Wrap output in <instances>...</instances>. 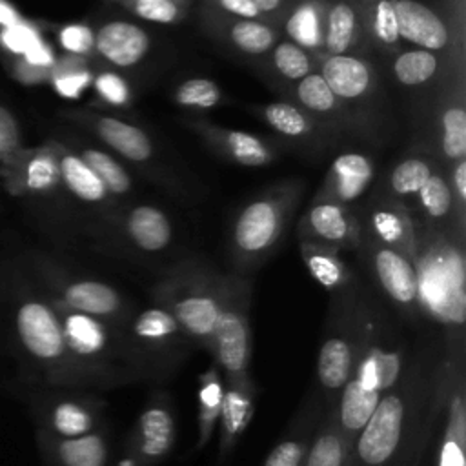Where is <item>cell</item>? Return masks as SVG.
I'll use <instances>...</instances> for the list:
<instances>
[{"label": "cell", "mask_w": 466, "mask_h": 466, "mask_svg": "<svg viewBox=\"0 0 466 466\" xmlns=\"http://www.w3.org/2000/svg\"><path fill=\"white\" fill-rule=\"evenodd\" d=\"M453 182H455V189H457L461 202H464V198H466V162H464V158H459V164L453 169Z\"/></svg>", "instance_id": "51"}, {"label": "cell", "mask_w": 466, "mask_h": 466, "mask_svg": "<svg viewBox=\"0 0 466 466\" xmlns=\"http://www.w3.org/2000/svg\"><path fill=\"white\" fill-rule=\"evenodd\" d=\"M264 118L268 124L286 137H300L309 129L308 118L291 104L273 102L264 107Z\"/></svg>", "instance_id": "32"}, {"label": "cell", "mask_w": 466, "mask_h": 466, "mask_svg": "<svg viewBox=\"0 0 466 466\" xmlns=\"http://www.w3.org/2000/svg\"><path fill=\"white\" fill-rule=\"evenodd\" d=\"M288 31L302 46H317L320 40V24L317 11L311 5L299 7L288 22Z\"/></svg>", "instance_id": "40"}, {"label": "cell", "mask_w": 466, "mask_h": 466, "mask_svg": "<svg viewBox=\"0 0 466 466\" xmlns=\"http://www.w3.org/2000/svg\"><path fill=\"white\" fill-rule=\"evenodd\" d=\"M178 329L180 326L173 313L160 308H149L142 311L135 320V333L144 340L158 342L177 335Z\"/></svg>", "instance_id": "30"}, {"label": "cell", "mask_w": 466, "mask_h": 466, "mask_svg": "<svg viewBox=\"0 0 466 466\" xmlns=\"http://www.w3.org/2000/svg\"><path fill=\"white\" fill-rule=\"evenodd\" d=\"M459 419L451 424V433L446 437L441 448L439 466H464V415L462 410L457 415Z\"/></svg>", "instance_id": "42"}, {"label": "cell", "mask_w": 466, "mask_h": 466, "mask_svg": "<svg viewBox=\"0 0 466 466\" xmlns=\"http://www.w3.org/2000/svg\"><path fill=\"white\" fill-rule=\"evenodd\" d=\"M229 36L237 47L251 55L266 53L275 44L273 31L266 24L255 20H240L233 24Z\"/></svg>", "instance_id": "29"}, {"label": "cell", "mask_w": 466, "mask_h": 466, "mask_svg": "<svg viewBox=\"0 0 466 466\" xmlns=\"http://www.w3.org/2000/svg\"><path fill=\"white\" fill-rule=\"evenodd\" d=\"M96 91L111 104H124L129 98L127 86L124 80L113 73H104L95 80Z\"/></svg>", "instance_id": "47"}, {"label": "cell", "mask_w": 466, "mask_h": 466, "mask_svg": "<svg viewBox=\"0 0 466 466\" xmlns=\"http://www.w3.org/2000/svg\"><path fill=\"white\" fill-rule=\"evenodd\" d=\"M302 455L304 450L297 441H284L271 450V453L264 461V466H299Z\"/></svg>", "instance_id": "45"}, {"label": "cell", "mask_w": 466, "mask_h": 466, "mask_svg": "<svg viewBox=\"0 0 466 466\" xmlns=\"http://www.w3.org/2000/svg\"><path fill=\"white\" fill-rule=\"evenodd\" d=\"M404 417L406 404L399 395L388 393L380 397L368 422L359 431L357 455L362 464L384 466L393 457L402 437Z\"/></svg>", "instance_id": "5"}, {"label": "cell", "mask_w": 466, "mask_h": 466, "mask_svg": "<svg viewBox=\"0 0 466 466\" xmlns=\"http://www.w3.org/2000/svg\"><path fill=\"white\" fill-rule=\"evenodd\" d=\"M442 149L448 158H462L466 153V111L448 107L442 115Z\"/></svg>", "instance_id": "33"}, {"label": "cell", "mask_w": 466, "mask_h": 466, "mask_svg": "<svg viewBox=\"0 0 466 466\" xmlns=\"http://www.w3.org/2000/svg\"><path fill=\"white\" fill-rule=\"evenodd\" d=\"M373 27H375V35L380 42H384L388 46H393L399 40L393 0H379L377 2L375 16H373Z\"/></svg>", "instance_id": "43"}, {"label": "cell", "mask_w": 466, "mask_h": 466, "mask_svg": "<svg viewBox=\"0 0 466 466\" xmlns=\"http://www.w3.org/2000/svg\"><path fill=\"white\" fill-rule=\"evenodd\" d=\"M133 11L146 20L169 24L178 16V7L173 0H133Z\"/></svg>", "instance_id": "44"}, {"label": "cell", "mask_w": 466, "mask_h": 466, "mask_svg": "<svg viewBox=\"0 0 466 466\" xmlns=\"http://www.w3.org/2000/svg\"><path fill=\"white\" fill-rule=\"evenodd\" d=\"M60 180L67 186L71 193L86 202H98L106 198V187L91 167L80 158V155L64 151L55 146Z\"/></svg>", "instance_id": "20"}, {"label": "cell", "mask_w": 466, "mask_h": 466, "mask_svg": "<svg viewBox=\"0 0 466 466\" xmlns=\"http://www.w3.org/2000/svg\"><path fill=\"white\" fill-rule=\"evenodd\" d=\"M224 420H226V428L229 433H235L238 430V426L244 422L246 417V408L248 402L244 399H240L237 393H228L226 400H224Z\"/></svg>", "instance_id": "48"}, {"label": "cell", "mask_w": 466, "mask_h": 466, "mask_svg": "<svg viewBox=\"0 0 466 466\" xmlns=\"http://www.w3.org/2000/svg\"><path fill=\"white\" fill-rule=\"evenodd\" d=\"M60 42L67 51L86 53L95 46V35L84 25H67L60 33Z\"/></svg>", "instance_id": "46"}, {"label": "cell", "mask_w": 466, "mask_h": 466, "mask_svg": "<svg viewBox=\"0 0 466 466\" xmlns=\"http://www.w3.org/2000/svg\"><path fill=\"white\" fill-rule=\"evenodd\" d=\"M171 313L184 331L198 339H213L222 306L209 295H187L173 304Z\"/></svg>", "instance_id": "18"}, {"label": "cell", "mask_w": 466, "mask_h": 466, "mask_svg": "<svg viewBox=\"0 0 466 466\" xmlns=\"http://www.w3.org/2000/svg\"><path fill=\"white\" fill-rule=\"evenodd\" d=\"M419 300L442 324H464V264L450 248L435 249L417 269Z\"/></svg>", "instance_id": "2"}, {"label": "cell", "mask_w": 466, "mask_h": 466, "mask_svg": "<svg viewBox=\"0 0 466 466\" xmlns=\"http://www.w3.org/2000/svg\"><path fill=\"white\" fill-rule=\"evenodd\" d=\"M273 62H275V67L289 80H300L306 75H309V69H311L309 56L300 46L293 42L279 44L273 53Z\"/></svg>", "instance_id": "36"}, {"label": "cell", "mask_w": 466, "mask_h": 466, "mask_svg": "<svg viewBox=\"0 0 466 466\" xmlns=\"http://www.w3.org/2000/svg\"><path fill=\"white\" fill-rule=\"evenodd\" d=\"M40 275L46 277L44 280L51 289L46 295L53 302L67 309H73L95 319L111 317L120 309L118 293L104 282L89 280V279L64 280L46 271H40Z\"/></svg>", "instance_id": "7"}, {"label": "cell", "mask_w": 466, "mask_h": 466, "mask_svg": "<svg viewBox=\"0 0 466 466\" xmlns=\"http://www.w3.org/2000/svg\"><path fill=\"white\" fill-rule=\"evenodd\" d=\"M177 104L195 109H209L218 104L220 89L209 78H189L175 91Z\"/></svg>", "instance_id": "31"}, {"label": "cell", "mask_w": 466, "mask_h": 466, "mask_svg": "<svg viewBox=\"0 0 466 466\" xmlns=\"http://www.w3.org/2000/svg\"><path fill=\"white\" fill-rule=\"evenodd\" d=\"M127 233L146 251H160L171 240L169 220L153 206H138L129 213Z\"/></svg>", "instance_id": "19"}, {"label": "cell", "mask_w": 466, "mask_h": 466, "mask_svg": "<svg viewBox=\"0 0 466 466\" xmlns=\"http://www.w3.org/2000/svg\"><path fill=\"white\" fill-rule=\"evenodd\" d=\"M282 229V208L277 200L260 198L248 204L235 224V242L244 253H262L275 244Z\"/></svg>", "instance_id": "8"}, {"label": "cell", "mask_w": 466, "mask_h": 466, "mask_svg": "<svg viewBox=\"0 0 466 466\" xmlns=\"http://www.w3.org/2000/svg\"><path fill=\"white\" fill-rule=\"evenodd\" d=\"M397 362L380 353H371L360 362L355 377L344 384L340 397L339 419L346 433L353 435L362 430L380 400L382 386L393 380Z\"/></svg>", "instance_id": "4"}, {"label": "cell", "mask_w": 466, "mask_h": 466, "mask_svg": "<svg viewBox=\"0 0 466 466\" xmlns=\"http://www.w3.org/2000/svg\"><path fill=\"white\" fill-rule=\"evenodd\" d=\"M395 76L406 86H419L437 71V56L426 49L406 51L393 64Z\"/></svg>", "instance_id": "27"}, {"label": "cell", "mask_w": 466, "mask_h": 466, "mask_svg": "<svg viewBox=\"0 0 466 466\" xmlns=\"http://www.w3.org/2000/svg\"><path fill=\"white\" fill-rule=\"evenodd\" d=\"M0 348L15 360L22 384L80 388L96 380L71 357L49 297L22 277L0 280Z\"/></svg>", "instance_id": "1"}, {"label": "cell", "mask_w": 466, "mask_h": 466, "mask_svg": "<svg viewBox=\"0 0 466 466\" xmlns=\"http://www.w3.org/2000/svg\"><path fill=\"white\" fill-rule=\"evenodd\" d=\"M228 153L244 166H262L269 160V151L264 142L246 131H220Z\"/></svg>", "instance_id": "28"}, {"label": "cell", "mask_w": 466, "mask_h": 466, "mask_svg": "<svg viewBox=\"0 0 466 466\" xmlns=\"http://www.w3.org/2000/svg\"><path fill=\"white\" fill-rule=\"evenodd\" d=\"M300 102L313 111L319 113H328L329 109L335 107L337 96L322 78V75H306L300 78V84L297 87Z\"/></svg>", "instance_id": "35"}, {"label": "cell", "mask_w": 466, "mask_h": 466, "mask_svg": "<svg viewBox=\"0 0 466 466\" xmlns=\"http://www.w3.org/2000/svg\"><path fill=\"white\" fill-rule=\"evenodd\" d=\"M36 444L51 466H106L107 461L106 441L95 431L80 437H56L36 430Z\"/></svg>", "instance_id": "9"}, {"label": "cell", "mask_w": 466, "mask_h": 466, "mask_svg": "<svg viewBox=\"0 0 466 466\" xmlns=\"http://www.w3.org/2000/svg\"><path fill=\"white\" fill-rule=\"evenodd\" d=\"M371 224L379 238L390 244L391 249L402 255L413 249V228L404 206L391 204L388 208L375 209Z\"/></svg>", "instance_id": "23"}, {"label": "cell", "mask_w": 466, "mask_h": 466, "mask_svg": "<svg viewBox=\"0 0 466 466\" xmlns=\"http://www.w3.org/2000/svg\"><path fill=\"white\" fill-rule=\"evenodd\" d=\"M80 158L98 177V180L104 184L106 191H111V193H116V195H122V193L129 191V187H131L129 175L107 153H102L98 149H84L80 153Z\"/></svg>", "instance_id": "26"}, {"label": "cell", "mask_w": 466, "mask_h": 466, "mask_svg": "<svg viewBox=\"0 0 466 466\" xmlns=\"http://www.w3.org/2000/svg\"><path fill=\"white\" fill-rule=\"evenodd\" d=\"M355 25L357 18L350 4L339 2L329 9L324 31V44L329 55H344V51L353 44Z\"/></svg>", "instance_id": "25"}, {"label": "cell", "mask_w": 466, "mask_h": 466, "mask_svg": "<svg viewBox=\"0 0 466 466\" xmlns=\"http://www.w3.org/2000/svg\"><path fill=\"white\" fill-rule=\"evenodd\" d=\"M344 441L337 431L320 433L308 451L306 466H342Z\"/></svg>", "instance_id": "38"}, {"label": "cell", "mask_w": 466, "mask_h": 466, "mask_svg": "<svg viewBox=\"0 0 466 466\" xmlns=\"http://www.w3.org/2000/svg\"><path fill=\"white\" fill-rule=\"evenodd\" d=\"M430 175H431V169L424 160L408 158L393 169L390 177V184L397 195H411V193H419V189L424 186Z\"/></svg>", "instance_id": "34"}, {"label": "cell", "mask_w": 466, "mask_h": 466, "mask_svg": "<svg viewBox=\"0 0 466 466\" xmlns=\"http://www.w3.org/2000/svg\"><path fill=\"white\" fill-rule=\"evenodd\" d=\"M308 222L315 235L333 244L351 240V233L355 229L351 217L335 202L315 204L308 215Z\"/></svg>", "instance_id": "24"}, {"label": "cell", "mask_w": 466, "mask_h": 466, "mask_svg": "<svg viewBox=\"0 0 466 466\" xmlns=\"http://www.w3.org/2000/svg\"><path fill=\"white\" fill-rule=\"evenodd\" d=\"M218 4L222 5V9H226L228 13L238 15L244 20H253L260 11L249 2V0H218Z\"/></svg>", "instance_id": "49"}, {"label": "cell", "mask_w": 466, "mask_h": 466, "mask_svg": "<svg viewBox=\"0 0 466 466\" xmlns=\"http://www.w3.org/2000/svg\"><path fill=\"white\" fill-rule=\"evenodd\" d=\"M375 271L386 293L402 306L419 302V279L417 268L406 255L391 249L379 248L375 251Z\"/></svg>", "instance_id": "13"}, {"label": "cell", "mask_w": 466, "mask_h": 466, "mask_svg": "<svg viewBox=\"0 0 466 466\" xmlns=\"http://www.w3.org/2000/svg\"><path fill=\"white\" fill-rule=\"evenodd\" d=\"M399 38L417 44L420 49L437 51L448 44L444 22L424 4L415 0H393Z\"/></svg>", "instance_id": "10"}, {"label": "cell", "mask_w": 466, "mask_h": 466, "mask_svg": "<svg viewBox=\"0 0 466 466\" xmlns=\"http://www.w3.org/2000/svg\"><path fill=\"white\" fill-rule=\"evenodd\" d=\"M5 167L11 173V180H16L22 189L29 191L51 189L60 180L55 146H46L31 153L20 151Z\"/></svg>", "instance_id": "15"}, {"label": "cell", "mask_w": 466, "mask_h": 466, "mask_svg": "<svg viewBox=\"0 0 466 466\" xmlns=\"http://www.w3.org/2000/svg\"><path fill=\"white\" fill-rule=\"evenodd\" d=\"M53 306L58 313L71 357L91 375L98 377L109 351V333L106 326L100 319L67 309L56 302H53Z\"/></svg>", "instance_id": "6"}, {"label": "cell", "mask_w": 466, "mask_h": 466, "mask_svg": "<svg viewBox=\"0 0 466 466\" xmlns=\"http://www.w3.org/2000/svg\"><path fill=\"white\" fill-rule=\"evenodd\" d=\"M351 370H353L351 346L340 337L328 339L320 346L319 359H317V375L320 384L329 391H337L344 388V384L350 380Z\"/></svg>", "instance_id": "21"}, {"label": "cell", "mask_w": 466, "mask_h": 466, "mask_svg": "<svg viewBox=\"0 0 466 466\" xmlns=\"http://www.w3.org/2000/svg\"><path fill=\"white\" fill-rule=\"evenodd\" d=\"M302 251H304V260L309 271L320 284L328 288L339 284L342 277V266L335 255H331L326 249H320L315 246H304V244H302Z\"/></svg>", "instance_id": "37"}, {"label": "cell", "mask_w": 466, "mask_h": 466, "mask_svg": "<svg viewBox=\"0 0 466 466\" xmlns=\"http://www.w3.org/2000/svg\"><path fill=\"white\" fill-rule=\"evenodd\" d=\"M20 127L13 113L0 106V162L7 166L20 155Z\"/></svg>", "instance_id": "41"}, {"label": "cell", "mask_w": 466, "mask_h": 466, "mask_svg": "<svg viewBox=\"0 0 466 466\" xmlns=\"http://www.w3.org/2000/svg\"><path fill=\"white\" fill-rule=\"evenodd\" d=\"M322 78L335 96L357 98L370 87V67L350 55H329L322 64Z\"/></svg>", "instance_id": "16"}, {"label": "cell", "mask_w": 466, "mask_h": 466, "mask_svg": "<svg viewBox=\"0 0 466 466\" xmlns=\"http://www.w3.org/2000/svg\"><path fill=\"white\" fill-rule=\"evenodd\" d=\"M71 390L22 382L16 388L36 420V430L56 437H80L95 428V404Z\"/></svg>", "instance_id": "3"}, {"label": "cell", "mask_w": 466, "mask_h": 466, "mask_svg": "<svg viewBox=\"0 0 466 466\" xmlns=\"http://www.w3.org/2000/svg\"><path fill=\"white\" fill-rule=\"evenodd\" d=\"M373 167L368 157L360 153H342L331 164L328 189L337 202H351L359 198L370 186Z\"/></svg>", "instance_id": "14"}, {"label": "cell", "mask_w": 466, "mask_h": 466, "mask_svg": "<svg viewBox=\"0 0 466 466\" xmlns=\"http://www.w3.org/2000/svg\"><path fill=\"white\" fill-rule=\"evenodd\" d=\"M93 127L98 137L122 157L133 162H142L151 157V142L140 127L111 116H96Z\"/></svg>", "instance_id": "17"}, {"label": "cell", "mask_w": 466, "mask_h": 466, "mask_svg": "<svg viewBox=\"0 0 466 466\" xmlns=\"http://www.w3.org/2000/svg\"><path fill=\"white\" fill-rule=\"evenodd\" d=\"M86 80H87V75H64V76L56 78V87L64 95L73 96V95H76L84 87Z\"/></svg>", "instance_id": "50"}, {"label": "cell", "mask_w": 466, "mask_h": 466, "mask_svg": "<svg viewBox=\"0 0 466 466\" xmlns=\"http://www.w3.org/2000/svg\"><path fill=\"white\" fill-rule=\"evenodd\" d=\"M95 47L111 64L129 67L140 62L147 53L149 36L142 27L131 22L115 20L98 29L95 35Z\"/></svg>", "instance_id": "11"}, {"label": "cell", "mask_w": 466, "mask_h": 466, "mask_svg": "<svg viewBox=\"0 0 466 466\" xmlns=\"http://www.w3.org/2000/svg\"><path fill=\"white\" fill-rule=\"evenodd\" d=\"M217 357L229 377H242L249 360V335L244 317L231 308H222L213 333Z\"/></svg>", "instance_id": "12"}, {"label": "cell", "mask_w": 466, "mask_h": 466, "mask_svg": "<svg viewBox=\"0 0 466 466\" xmlns=\"http://www.w3.org/2000/svg\"><path fill=\"white\" fill-rule=\"evenodd\" d=\"M419 200L428 215L444 217L451 206V191L442 177L430 175V178L419 189Z\"/></svg>", "instance_id": "39"}, {"label": "cell", "mask_w": 466, "mask_h": 466, "mask_svg": "<svg viewBox=\"0 0 466 466\" xmlns=\"http://www.w3.org/2000/svg\"><path fill=\"white\" fill-rule=\"evenodd\" d=\"M260 13L262 11H273L280 5V0H249Z\"/></svg>", "instance_id": "52"}, {"label": "cell", "mask_w": 466, "mask_h": 466, "mask_svg": "<svg viewBox=\"0 0 466 466\" xmlns=\"http://www.w3.org/2000/svg\"><path fill=\"white\" fill-rule=\"evenodd\" d=\"M13 18H15V13H13L11 9H7L5 5L0 4V22H2V24H9Z\"/></svg>", "instance_id": "53"}, {"label": "cell", "mask_w": 466, "mask_h": 466, "mask_svg": "<svg viewBox=\"0 0 466 466\" xmlns=\"http://www.w3.org/2000/svg\"><path fill=\"white\" fill-rule=\"evenodd\" d=\"M140 451L146 457H162L173 444L175 424L166 408H149L142 413L138 422Z\"/></svg>", "instance_id": "22"}]
</instances>
